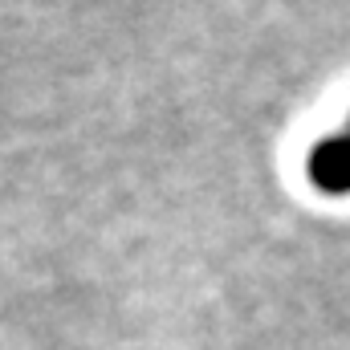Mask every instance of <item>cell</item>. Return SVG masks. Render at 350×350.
Segmentation results:
<instances>
[{
	"label": "cell",
	"instance_id": "obj_1",
	"mask_svg": "<svg viewBox=\"0 0 350 350\" xmlns=\"http://www.w3.org/2000/svg\"><path fill=\"white\" fill-rule=\"evenodd\" d=\"M310 175H314V183L322 191L347 196L350 191V131L318 143V151L310 155Z\"/></svg>",
	"mask_w": 350,
	"mask_h": 350
}]
</instances>
